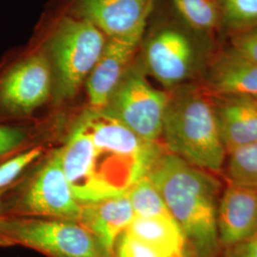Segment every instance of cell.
<instances>
[{
	"label": "cell",
	"instance_id": "obj_1",
	"mask_svg": "<svg viewBox=\"0 0 257 257\" xmlns=\"http://www.w3.org/2000/svg\"><path fill=\"white\" fill-rule=\"evenodd\" d=\"M183 232L188 257H221L217 211L221 176L199 169L166 148L147 175Z\"/></svg>",
	"mask_w": 257,
	"mask_h": 257
},
{
	"label": "cell",
	"instance_id": "obj_2",
	"mask_svg": "<svg viewBox=\"0 0 257 257\" xmlns=\"http://www.w3.org/2000/svg\"><path fill=\"white\" fill-rule=\"evenodd\" d=\"M169 92L161 136L163 145L188 163L222 177L227 152L212 95L198 81Z\"/></svg>",
	"mask_w": 257,
	"mask_h": 257
},
{
	"label": "cell",
	"instance_id": "obj_3",
	"mask_svg": "<svg viewBox=\"0 0 257 257\" xmlns=\"http://www.w3.org/2000/svg\"><path fill=\"white\" fill-rule=\"evenodd\" d=\"M77 121L92 138L93 169L106 198L127 193L165 148L143 140L104 110L90 108Z\"/></svg>",
	"mask_w": 257,
	"mask_h": 257
},
{
	"label": "cell",
	"instance_id": "obj_4",
	"mask_svg": "<svg viewBox=\"0 0 257 257\" xmlns=\"http://www.w3.org/2000/svg\"><path fill=\"white\" fill-rule=\"evenodd\" d=\"M106 41L101 31L84 19L66 17L58 23L48 45L56 101L76 95L97 63Z\"/></svg>",
	"mask_w": 257,
	"mask_h": 257
},
{
	"label": "cell",
	"instance_id": "obj_5",
	"mask_svg": "<svg viewBox=\"0 0 257 257\" xmlns=\"http://www.w3.org/2000/svg\"><path fill=\"white\" fill-rule=\"evenodd\" d=\"M0 246H22L49 257H110L78 222L51 218L1 215Z\"/></svg>",
	"mask_w": 257,
	"mask_h": 257
},
{
	"label": "cell",
	"instance_id": "obj_6",
	"mask_svg": "<svg viewBox=\"0 0 257 257\" xmlns=\"http://www.w3.org/2000/svg\"><path fill=\"white\" fill-rule=\"evenodd\" d=\"M210 59L204 41L180 28L167 26L148 39L142 67L166 91H171L199 81Z\"/></svg>",
	"mask_w": 257,
	"mask_h": 257
},
{
	"label": "cell",
	"instance_id": "obj_7",
	"mask_svg": "<svg viewBox=\"0 0 257 257\" xmlns=\"http://www.w3.org/2000/svg\"><path fill=\"white\" fill-rule=\"evenodd\" d=\"M146 75L133 63L102 110L143 140L159 142L170 92L153 86Z\"/></svg>",
	"mask_w": 257,
	"mask_h": 257
},
{
	"label": "cell",
	"instance_id": "obj_8",
	"mask_svg": "<svg viewBox=\"0 0 257 257\" xmlns=\"http://www.w3.org/2000/svg\"><path fill=\"white\" fill-rule=\"evenodd\" d=\"M81 203L65 176L59 150L55 151L13 200L6 199L3 215L78 222Z\"/></svg>",
	"mask_w": 257,
	"mask_h": 257
},
{
	"label": "cell",
	"instance_id": "obj_9",
	"mask_svg": "<svg viewBox=\"0 0 257 257\" xmlns=\"http://www.w3.org/2000/svg\"><path fill=\"white\" fill-rule=\"evenodd\" d=\"M53 88L48 55H32L0 79V108L11 115L25 116L48 101Z\"/></svg>",
	"mask_w": 257,
	"mask_h": 257
},
{
	"label": "cell",
	"instance_id": "obj_10",
	"mask_svg": "<svg viewBox=\"0 0 257 257\" xmlns=\"http://www.w3.org/2000/svg\"><path fill=\"white\" fill-rule=\"evenodd\" d=\"M156 0H79L76 18L84 19L107 38L140 43Z\"/></svg>",
	"mask_w": 257,
	"mask_h": 257
},
{
	"label": "cell",
	"instance_id": "obj_11",
	"mask_svg": "<svg viewBox=\"0 0 257 257\" xmlns=\"http://www.w3.org/2000/svg\"><path fill=\"white\" fill-rule=\"evenodd\" d=\"M58 150L65 176L77 201L83 204L105 199L93 169L92 138L77 120L64 146Z\"/></svg>",
	"mask_w": 257,
	"mask_h": 257
},
{
	"label": "cell",
	"instance_id": "obj_12",
	"mask_svg": "<svg viewBox=\"0 0 257 257\" xmlns=\"http://www.w3.org/2000/svg\"><path fill=\"white\" fill-rule=\"evenodd\" d=\"M222 248L257 232V189L226 182L217 211Z\"/></svg>",
	"mask_w": 257,
	"mask_h": 257
},
{
	"label": "cell",
	"instance_id": "obj_13",
	"mask_svg": "<svg viewBox=\"0 0 257 257\" xmlns=\"http://www.w3.org/2000/svg\"><path fill=\"white\" fill-rule=\"evenodd\" d=\"M198 82L212 95L257 97V64L230 48L211 57Z\"/></svg>",
	"mask_w": 257,
	"mask_h": 257
},
{
	"label": "cell",
	"instance_id": "obj_14",
	"mask_svg": "<svg viewBox=\"0 0 257 257\" xmlns=\"http://www.w3.org/2000/svg\"><path fill=\"white\" fill-rule=\"evenodd\" d=\"M139 44L107 38L101 55L85 82L92 109L102 110L106 106L111 93L133 65Z\"/></svg>",
	"mask_w": 257,
	"mask_h": 257
},
{
	"label": "cell",
	"instance_id": "obj_15",
	"mask_svg": "<svg viewBox=\"0 0 257 257\" xmlns=\"http://www.w3.org/2000/svg\"><path fill=\"white\" fill-rule=\"evenodd\" d=\"M135 217L128 194L125 193L94 202L83 203L78 223L99 241L111 256L117 239Z\"/></svg>",
	"mask_w": 257,
	"mask_h": 257
},
{
	"label": "cell",
	"instance_id": "obj_16",
	"mask_svg": "<svg viewBox=\"0 0 257 257\" xmlns=\"http://www.w3.org/2000/svg\"><path fill=\"white\" fill-rule=\"evenodd\" d=\"M212 98L227 155L239 148L257 143L256 97L212 95Z\"/></svg>",
	"mask_w": 257,
	"mask_h": 257
},
{
	"label": "cell",
	"instance_id": "obj_17",
	"mask_svg": "<svg viewBox=\"0 0 257 257\" xmlns=\"http://www.w3.org/2000/svg\"><path fill=\"white\" fill-rule=\"evenodd\" d=\"M125 232L156 248L188 257L183 232L172 215L136 216Z\"/></svg>",
	"mask_w": 257,
	"mask_h": 257
},
{
	"label": "cell",
	"instance_id": "obj_18",
	"mask_svg": "<svg viewBox=\"0 0 257 257\" xmlns=\"http://www.w3.org/2000/svg\"><path fill=\"white\" fill-rule=\"evenodd\" d=\"M222 177L226 182L257 189V143L229 153Z\"/></svg>",
	"mask_w": 257,
	"mask_h": 257
},
{
	"label": "cell",
	"instance_id": "obj_19",
	"mask_svg": "<svg viewBox=\"0 0 257 257\" xmlns=\"http://www.w3.org/2000/svg\"><path fill=\"white\" fill-rule=\"evenodd\" d=\"M127 194L136 216L171 215L161 193L148 176L134 184L127 191Z\"/></svg>",
	"mask_w": 257,
	"mask_h": 257
},
{
	"label": "cell",
	"instance_id": "obj_20",
	"mask_svg": "<svg viewBox=\"0 0 257 257\" xmlns=\"http://www.w3.org/2000/svg\"><path fill=\"white\" fill-rule=\"evenodd\" d=\"M185 22L195 32L206 34L219 24V12L213 0H173Z\"/></svg>",
	"mask_w": 257,
	"mask_h": 257
},
{
	"label": "cell",
	"instance_id": "obj_21",
	"mask_svg": "<svg viewBox=\"0 0 257 257\" xmlns=\"http://www.w3.org/2000/svg\"><path fill=\"white\" fill-rule=\"evenodd\" d=\"M223 18L237 33L257 27V0H223Z\"/></svg>",
	"mask_w": 257,
	"mask_h": 257
},
{
	"label": "cell",
	"instance_id": "obj_22",
	"mask_svg": "<svg viewBox=\"0 0 257 257\" xmlns=\"http://www.w3.org/2000/svg\"><path fill=\"white\" fill-rule=\"evenodd\" d=\"M42 155V148H31L0 163V190L11 188L28 167Z\"/></svg>",
	"mask_w": 257,
	"mask_h": 257
},
{
	"label": "cell",
	"instance_id": "obj_23",
	"mask_svg": "<svg viewBox=\"0 0 257 257\" xmlns=\"http://www.w3.org/2000/svg\"><path fill=\"white\" fill-rule=\"evenodd\" d=\"M110 257H187L156 248L131 236L127 232L120 235Z\"/></svg>",
	"mask_w": 257,
	"mask_h": 257
},
{
	"label": "cell",
	"instance_id": "obj_24",
	"mask_svg": "<svg viewBox=\"0 0 257 257\" xmlns=\"http://www.w3.org/2000/svg\"><path fill=\"white\" fill-rule=\"evenodd\" d=\"M27 133L19 127L0 124V160L13 156L27 140Z\"/></svg>",
	"mask_w": 257,
	"mask_h": 257
},
{
	"label": "cell",
	"instance_id": "obj_25",
	"mask_svg": "<svg viewBox=\"0 0 257 257\" xmlns=\"http://www.w3.org/2000/svg\"><path fill=\"white\" fill-rule=\"evenodd\" d=\"M230 48L257 64V27L237 33L232 38Z\"/></svg>",
	"mask_w": 257,
	"mask_h": 257
},
{
	"label": "cell",
	"instance_id": "obj_26",
	"mask_svg": "<svg viewBox=\"0 0 257 257\" xmlns=\"http://www.w3.org/2000/svg\"><path fill=\"white\" fill-rule=\"evenodd\" d=\"M221 257H257V232L223 248Z\"/></svg>",
	"mask_w": 257,
	"mask_h": 257
},
{
	"label": "cell",
	"instance_id": "obj_27",
	"mask_svg": "<svg viewBox=\"0 0 257 257\" xmlns=\"http://www.w3.org/2000/svg\"><path fill=\"white\" fill-rule=\"evenodd\" d=\"M11 188L0 190V216L4 214L5 207H6V198H7V195L9 193Z\"/></svg>",
	"mask_w": 257,
	"mask_h": 257
},
{
	"label": "cell",
	"instance_id": "obj_28",
	"mask_svg": "<svg viewBox=\"0 0 257 257\" xmlns=\"http://www.w3.org/2000/svg\"><path fill=\"white\" fill-rule=\"evenodd\" d=\"M256 99H257V97H256Z\"/></svg>",
	"mask_w": 257,
	"mask_h": 257
}]
</instances>
